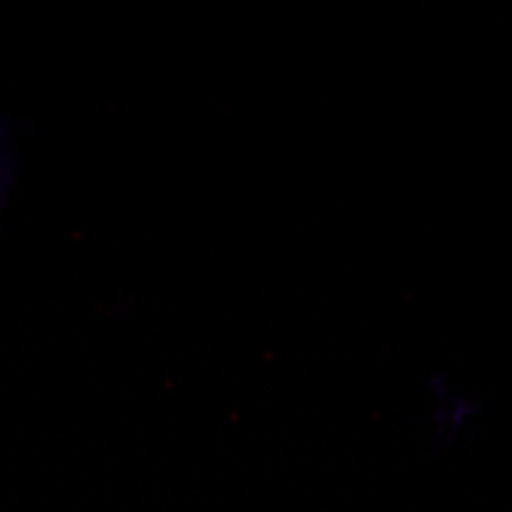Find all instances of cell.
Instances as JSON below:
<instances>
[{
  "instance_id": "1",
  "label": "cell",
  "mask_w": 512,
  "mask_h": 512,
  "mask_svg": "<svg viewBox=\"0 0 512 512\" xmlns=\"http://www.w3.org/2000/svg\"><path fill=\"white\" fill-rule=\"evenodd\" d=\"M13 175H16V145L10 126L0 120V209H4L10 188H13Z\"/></svg>"
}]
</instances>
